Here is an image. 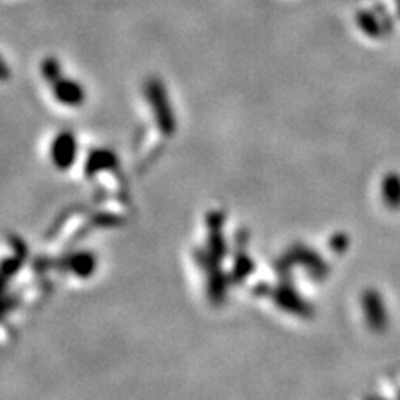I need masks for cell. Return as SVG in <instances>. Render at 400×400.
<instances>
[{
    "label": "cell",
    "mask_w": 400,
    "mask_h": 400,
    "mask_svg": "<svg viewBox=\"0 0 400 400\" xmlns=\"http://www.w3.org/2000/svg\"><path fill=\"white\" fill-rule=\"evenodd\" d=\"M52 90H54V97L63 106H80L86 99L83 87L79 82H75L74 79H66L63 75L52 83Z\"/></svg>",
    "instance_id": "cell-2"
},
{
    "label": "cell",
    "mask_w": 400,
    "mask_h": 400,
    "mask_svg": "<svg viewBox=\"0 0 400 400\" xmlns=\"http://www.w3.org/2000/svg\"><path fill=\"white\" fill-rule=\"evenodd\" d=\"M383 199L390 207H400V177L389 175L383 180Z\"/></svg>",
    "instance_id": "cell-5"
},
{
    "label": "cell",
    "mask_w": 400,
    "mask_h": 400,
    "mask_svg": "<svg viewBox=\"0 0 400 400\" xmlns=\"http://www.w3.org/2000/svg\"><path fill=\"white\" fill-rule=\"evenodd\" d=\"M363 306H366V315L370 326L374 329H382L386 326V309H383L377 292H367L363 297Z\"/></svg>",
    "instance_id": "cell-3"
},
{
    "label": "cell",
    "mask_w": 400,
    "mask_h": 400,
    "mask_svg": "<svg viewBox=\"0 0 400 400\" xmlns=\"http://www.w3.org/2000/svg\"><path fill=\"white\" fill-rule=\"evenodd\" d=\"M54 157L57 162L60 163H69L70 159L74 157V152H75V140L69 132H62V134L59 135L57 139H55L54 142Z\"/></svg>",
    "instance_id": "cell-4"
},
{
    "label": "cell",
    "mask_w": 400,
    "mask_h": 400,
    "mask_svg": "<svg viewBox=\"0 0 400 400\" xmlns=\"http://www.w3.org/2000/svg\"><path fill=\"white\" fill-rule=\"evenodd\" d=\"M7 77H9V67H7V63L3 62L2 57H0V80Z\"/></svg>",
    "instance_id": "cell-7"
},
{
    "label": "cell",
    "mask_w": 400,
    "mask_h": 400,
    "mask_svg": "<svg viewBox=\"0 0 400 400\" xmlns=\"http://www.w3.org/2000/svg\"><path fill=\"white\" fill-rule=\"evenodd\" d=\"M40 72H42V77L46 79L50 86L55 80L62 77V67H60V62L55 57L43 59L42 63H40Z\"/></svg>",
    "instance_id": "cell-6"
},
{
    "label": "cell",
    "mask_w": 400,
    "mask_h": 400,
    "mask_svg": "<svg viewBox=\"0 0 400 400\" xmlns=\"http://www.w3.org/2000/svg\"><path fill=\"white\" fill-rule=\"evenodd\" d=\"M146 92V97L150 102L152 110H154L155 119H157L160 129L166 132H172L175 129V117L172 114L169 95H167L166 86L162 83V80L152 77L146 82L143 87Z\"/></svg>",
    "instance_id": "cell-1"
}]
</instances>
